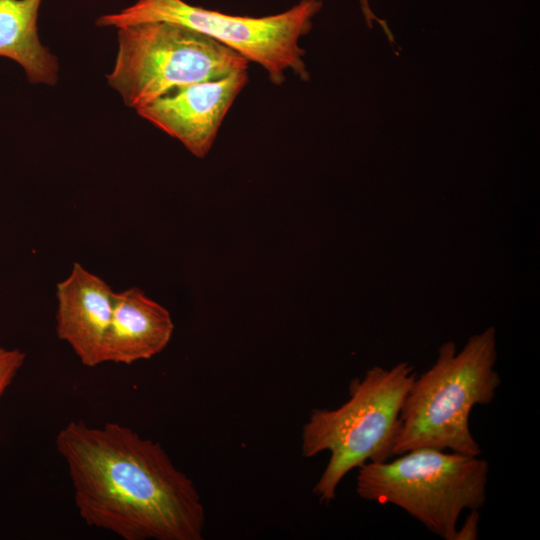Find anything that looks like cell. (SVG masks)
Returning <instances> with one entry per match:
<instances>
[{
  "label": "cell",
  "mask_w": 540,
  "mask_h": 540,
  "mask_svg": "<svg viewBox=\"0 0 540 540\" xmlns=\"http://www.w3.org/2000/svg\"><path fill=\"white\" fill-rule=\"evenodd\" d=\"M56 332L87 367L103 362L116 292L99 276L74 263L56 287Z\"/></svg>",
  "instance_id": "cell-8"
},
{
  "label": "cell",
  "mask_w": 540,
  "mask_h": 540,
  "mask_svg": "<svg viewBox=\"0 0 540 540\" xmlns=\"http://www.w3.org/2000/svg\"><path fill=\"white\" fill-rule=\"evenodd\" d=\"M358 2L360 4V8L362 10L363 16H364V18L366 20V23H367L368 27L371 28L372 25H373V21H376L377 23H379L381 25V27L383 28V30L387 34V37L392 42L393 41V36H392L391 32L389 31L386 22L379 19L373 13V11H372V9H371V7L369 5V1L368 0H358Z\"/></svg>",
  "instance_id": "cell-13"
},
{
  "label": "cell",
  "mask_w": 540,
  "mask_h": 540,
  "mask_svg": "<svg viewBox=\"0 0 540 540\" xmlns=\"http://www.w3.org/2000/svg\"><path fill=\"white\" fill-rule=\"evenodd\" d=\"M479 510H470L463 525L456 529L453 540H476L478 538Z\"/></svg>",
  "instance_id": "cell-12"
},
{
  "label": "cell",
  "mask_w": 540,
  "mask_h": 540,
  "mask_svg": "<svg viewBox=\"0 0 540 540\" xmlns=\"http://www.w3.org/2000/svg\"><path fill=\"white\" fill-rule=\"evenodd\" d=\"M496 361L493 327L471 336L460 351L453 342L444 343L405 396L394 457L417 448L480 456L469 417L475 405L490 404L496 395L501 383Z\"/></svg>",
  "instance_id": "cell-2"
},
{
  "label": "cell",
  "mask_w": 540,
  "mask_h": 540,
  "mask_svg": "<svg viewBox=\"0 0 540 540\" xmlns=\"http://www.w3.org/2000/svg\"><path fill=\"white\" fill-rule=\"evenodd\" d=\"M42 0H0V56L18 63L32 84L55 85L59 65L38 36Z\"/></svg>",
  "instance_id": "cell-10"
},
{
  "label": "cell",
  "mask_w": 540,
  "mask_h": 540,
  "mask_svg": "<svg viewBox=\"0 0 540 540\" xmlns=\"http://www.w3.org/2000/svg\"><path fill=\"white\" fill-rule=\"evenodd\" d=\"M248 82L247 70L178 87L137 113L204 158L227 112Z\"/></svg>",
  "instance_id": "cell-7"
},
{
  "label": "cell",
  "mask_w": 540,
  "mask_h": 540,
  "mask_svg": "<svg viewBox=\"0 0 540 540\" xmlns=\"http://www.w3.org/2000/svg\"><path fill=\"white\" fill-rule=\"evenodd\" d=\"M108 84L139 109L175 88L245 71L249 61L216 40L163 21L118 28Z\"/></svg>",
  "instance_id": "cell-6"
},
{
  "label": "cell",
  "mask_w": 540,
  "mask_h": 540,
  "mask_svg": "<svg viewBox=\"0 0 540 540\" xmlns=\"http://www.w3.org/2000/svg\"><path fill=\"white\" fill-rule=\"evenodd\" d=\"M78 513L124 540H200L205 511L194 483L163 447L119 423L59 430Z\"/></svg>",
  "instance_id": "cell-1"
},
{
  "label": "cell",
  "mask_w": 540,
  "mask_h": 540,
  "mask_svg": "<svg viewBox=\"0 0 540 540\" xmlns=\"http://www.w3.org/2000/svg\"><path fill=\"white\" fill-rule=\"evenodd\" d=\"M25 357V353L19 349L0 347V398L24 364Z\"/></svg>",
  "instance_id": "cell-11"
},
{
  "label": "cell",
  "mask_w": 540,
  "mask_h": 540,
  "mask_svg": "<svg viewBox=\"0 0 540 540\" xmlns=\"http://www.w3.org/2000/svg\"><path fill=\"white\" fill-rule=\"evenodd\" d=\"M322 6L321 0H301L282 13L250 17L194 6L184 0H137L117 13L99 17L96 24L117 29L153 21L177 24L259 64L273 84L281 85L288 70L302 81L310 79L299 39L310 32L312 19Z\"/></svg>",
  "instance_id": "cell-5"
},
{
  "label": "cell",
  "mask_w": 540,
  "mask_h": 540,
  "mask_svg": "<svg viewBox=\"0 0 540 540\" xmlns=\"http://www.w3.org/2000/svg\"><path fill=\"white\" fill-rule=\"evenodd\" d=\"M416 377L414 367L400 362L374 366L349 385V399L335 409H314L302 428L304 457L328 451V463L313 488L323 503L336 498L339 484L353 469L394 457L399 416Z\"/></svg>",
  "instance_id": "cell-3"
},
{
  "label": "cell",
  "mask_w": 540,
  "mask_h": 540,
  "mask_svg": "<svg viewBox=\"0 0 540 540\" xmlns=\"http://www.w3.org/2000/svg\"><path fill=\"white\" fill-rule=\"evenodd\" d=\"M173 330L168 310L141 289L131 287L116 292L103 362L131 364L150 359L168 345Z\"/></svg>",
  "instance_id": "cell-9"
},
{
  "label": "cell",
  "mask_w": 540,
  "mask_h": 540,
  "mask_svg": "<svg viewBox=\"0 0 540 540\" xmlns=\"http://www.w3.org/2000/svg\"><path fill=\"white\" fill-rule=\"evenodd\" d=\"M357 469L362 499L398 506L445 540H453L464 510L486 501L489 464L479 456L417 448Z\"/></svg>",
  "instance_id": "cell-4"
}]
</instances>
